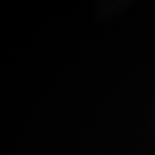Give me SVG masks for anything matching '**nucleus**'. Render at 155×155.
<instances>
[]
</instances>
